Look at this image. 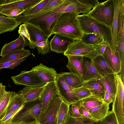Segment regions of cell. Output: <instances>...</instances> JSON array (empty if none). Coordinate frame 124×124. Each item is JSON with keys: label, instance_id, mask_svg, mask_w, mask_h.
Listing matches in <instances>:
<instances>
[{"label": "cell", "instance_id": "obj_1", "mask_svg": "<svg viewBox=\"0 0 124 124\" xmlns=\"http://www.w3.org/2000/svg\"><path fill=\"white\" fill-rule=\"evenodd\" d=\"M64 13L48 10L28 15H23L14 17L21 24L23 23L39 29L48 38L53 34V31L57 21Z\"/></svg>", "mask_w": 124, "mask_h": 124}, {"label": "cell", "instance_id": "obj_2", "mask_svg": "<svg viewBox=\"0 0 124 124\" xmlns=\"http://www.w3.org/2000/svg\"><path fill=\"white\" fill-rule=\"evenodd\" d=\"M79 14L74 12L64 13L57 19L53 34H58L73 40L80 39L83 32L78 18Z\"/></svg>", "mask_w": 124, "mask_h": 124}, {"label": "cell", "instance_id": "obj_3", "mask_svg": "<svg viewBox=\"0 0 124 124\" xmlns=\"http://www.w3.org/2000/svg\"><path fill=\"white\" fill-rule=\"evenodd\" d=\"M78 18L80 28L83 33H94L100 35L108 46H110L111 40L110 28L87 14L79 15Z\"/></svg>", "mask_w": 124, "mask_h": 124}, {"label": "cell", "instance_id": "obj_4", "mask_svg": "<svg viewBox=\"0 0 124 124\" xmlns=\"http://www.w3.org/2000/svg\"><path fill=\"white\" fill-rule=\"evenodd\" d=\"M41 105L40 99L26 102L22 109L11 120V124H27L37 122L35 118L40 114Z\"/></svg>", "mask_w": 124, "mask_h": 124}, {"label": "cell", "instance_id": "obj_5", "mask_svg": "<svg viewBox=\"0 0 124 124\" xmlns=\"http://www.w3.org/2000/svg\"><path fill=\"white\" fill-rule=\"evenodd\" d=\"M114 10L113 0H108L100 2L87 15L97 21L105 24L111 29Z\"/></svg>", "mask_w": 124, "mask_h": 124}, {"label": "cell", "instance_id": "obj_6", "mask_svg": "<svg viewBox=\"0 0 124 124\" xmlns=\"http://www.w3.org/2000/svg\"><path fill=\"white\" fill-rule=\"evenodd\" d=\"M100 44L92 45L86 44L80 39L74 40L69 44L63 54L66 56L78 55L93 60L99 55L98 48Z\"/></svg>", "mask_w": 124, "mask_h": 124}, {"label": "cell", "instance_id": "obj_7", "mask_svg": "<svg viewBox=\"0 0 124 124\" xmlns=\"http://www.w3.org/2000/svg\"><path fill=\"white\" fill-rule=\"evenodd\" d=\"M62 101L58 91L53 97L45 111L35 117L39 124H57L58 112Z\"/></svg>", "mask_w": 124, "mask_h": 124}, {"label": "cell", "instance_id": "obj_8", "mask_svg": "<svg viewBox=\"0 0 124 124\" xmlns=\"http://www.w3.org/2000/svg\"><path fill=\"white\" fill-rule=\"evenodd\" d=\"M115 74L116 90L112 105V110L114 113L118 124H124V86L120 75Z\"/></svg>", "mask_w": 124, "mask_h": 124}, {"label": "cell", "instance_id": "obj_9", "mask_svg": "<svg viewBox=\"0 0 124 124\" xmlns=\"http://www.w3.org/2000/svg\"><path fill=\"white\" fill-rule=\"evenodd\" d=\"M11 78L16 85L27 87L44 86L46 84L43 83L37 74L31 70L22 71L18 75L11 76Z\"/></svg>", "mask_w": 124, "mask_h": 124}, {"label": "cell", "instance_id": "obj_10", "mask_svg": "<svg viewBox=\"0 0 124 124\" xmlns=\"http://www.w3.org/2000/svg\"><path fill=\"white\" fill-rule=\"evenodd\" d=\"M91 7L81 3L77 0H64L57 7L49 10L60 12H74L87 14L91 10Z\"/></svg>", "mask_w": 124, "mask_h": 124}, {"label": "cell", "instance_id": "obj_11", "mask_svg": "<svg viewBox=\"0 0 124 124\" xmlns=\"http://www.w3.org/2000/svg\"><path fill=\"white\" fill-rule=\"evenodd\" d=\"M55 82L58 93L63 101L70 106L79 101L73 93V89L66 83L60 73L58 74Z\"/></svg>", "mask_w": 124, "mask_h": 124}, {"label": "cell", "instance_id": "obj_12", "mask_svg": "<svg viewBox=\"0 0 124 124\" xmlns=\"http://www.w3.org/2000/svg\"><path fill=\"white\" fill-rule=\"evenodd\" d=\"M103 56L114 74H118L120 72L121 61L118 51H114L110 46H107Z\"/></svg>", "mask_w": 124, "mask_h": 124}, {"label": "cell", "instance_id": "obj_13", "mask_svg": "<svg viewBox=\"0 0 124 124\" xmlns=\"http://www.w3.org/2000/svg\"><path fill=\"white\" fill-rule=\"evenodd\" d=\"M43 83L54 82L58 74L53 68L48 67L40 63L39 65L32 68Z\"/></svg>", "mask_w": 124, "mask_h": 124}, {"label": "cell", "instance_id": "obj_14", "mask_svg": "<svg viewBox=\"0 0 124 124\" xmlns=\"http://www.w3.org/2000/svg\"><path fill=\"white\" fill-rule=\"evenodd\" d=\"M114 14L111 29V40L110 47L114 51H116L117 34L119 24V15L120 6L122 0H113Z\"/></svg>", "mask_w": 124, "mask_h": 124}, {"label": "cell", "instance_id": "obj_15", "mask_svg": "<svg viewBox=\"0 0 124 124\" xmlns=\"http://www.w3.org/2000/svg\"><path fill=\"white\" fill-rule=\"evenodd\" d=\"M57 92L55 81L47 83L45 85L39 98L41 105L40 114L45 111L49 102Z\"/></svg>", "mask_w": 124, "mask_h": 124}, {"label": "cell", "instance_id": "obj_16", "mask_svg": "<svg viewBox=\"0 0 124 124\" xmlns=\"http://www.w3.org/2000/svg\"><path fill=\"white\" fill-rule=\"evenodd\" d=\"M54 34L50 41V50L58 53H64L66 50L69 44L73 40L59 34Z\"/></svg>", "mask_w": 124, "mask_h": 124}, {"label": "cell", "instance_id": "obj_17", "mask_svg": "<svg viewBox=\"0 0 124 124\" xmlns=\"http://www.w3.org/2000/svg\"><path fill=\"white\" fill-rule=\"evenodd\" d=\"M124 53V0H122L120 9L119 24L117 34L116 51Z\"/></svg>", "mask_w": 124, "mask_h": 124}, {"label": "cell", "instance_id": "obj_18", "mask_svg": "<svg viewBox=\"0 0 124 124\" xmlns=\"http://www.w3.org/2000/svg\"><path fill=\"white\" fill-rule=\"evenodd\" d=\"M82 86L88 89L91 95L103 99L106 92L103 84L100 79L84 82Z\"/></svg>", "mask_w": 124, "mask_h": 124}, {"label": "cell", "instance_id": "obj_19", "mask_svg": "<svg viewBox=\"0 0 124 124\" xmlns=\"http://www.w3.org/2000/svg\"><path fill=\"white\" fill-rule=\"evenodd\" d=\"M102 78L94 65L93 60L83 63L82 78L84 81L100 79Z\"/></svg>", "mask_w": 124, "mask_h": 124}, {"label": "cell", "instance_id": "obj_20", "mask_svg": "<svg viewBox=\"0 0 124 124\" xmlns=\"http://www.w3.org/2000/svg\"><path fill=\"white\" fill-rule=\"evenodd\" d=\"M67 57L68 62L66 66L70 72L76 74L82 78L84 57L78 55L68 56Z\"/></svg>", "mask_w": 124, "mask_h": 124}, {"label": "cell", "instance_id": "obj_21", "mask_svg": "<svg viewBox=\"0 0 124 124\" xmlns=\"http://www.w3.org/2000/svg\"><path fill=\"white\" fill-rule=\"evenodd\" d=\"M44 86H26L19 91L17 93L24 97L26 102L32 101L40 98Z\"/></svg>", "mask_w": 124, "mask_h": 124}, {"label": "cell", "instance_id": "obj_22", "mask_svg": "<svg viewBox=\"0 0 124 124\" xmlns=\"http://www.w3.org/2000/svg\"><path fill=\"white\" fill-rule=\"evenodd\" d=\"M100 80L103 84L106 92L109 94L113 101L116 90V82L115 74H108Z\"/></svg>", "mask_w": 124, "mask_h": 124}, {"label": "cell", "instance_id": "obj_23", "mask_svg": "<svg viewBox=\"0 0 124 124\" xmlns=\"http://www.w3.org/2000/svg\"><path fill=\"white\" fill-rule=\"evenodd\" d=\"M25 46L24 40L22 37L19 35L16 39L6 43L3 46L1 49L0 56L3 57L11 52L24 49Z\"/></svg>", "mask_w": 124, "mask_h": 124}, {"label": "cell", "instance_id": "obj_24", "mask_svg": "<svg viewBox=\"0 0 124 124\" xmlns=\"http://www.w3.org/2000/svg\"><path fill=\"white\" fill-rule=\"evenodd\" d=\"M25 24L29 31L32 43L31 46L30 48L31 49H34L36 47L37 43L49 38L39 29L29 24Z\"/></svg>", "mask_w": 124, "mask_h": 124}, {"label": "cell", "instance_id": "obj_25", "mask_svg": "<svg viewBox=\"0 0 124 124\" xmlns=\"http://www.w3.org/2000/svg\"><path fill=\"white\" fill-rule=\"evenodd\" d=\"M20 24L14 17H9L0 15V34L12 31Z\"/></svg>", "mask_w": 124, "mask_h": 124}, {"label": "cell", "instance_id": "obj_26", "mask_svg": "<svg viewBox=\"0 0 124 124\" xmlns=\"http://www.w3.org/2000/svg\"><path fill=\"white\" fill-rule=\"evenodd\" d=\"M42 0H17L13 3L3 5L1 10L13 9H21L25 10L38 4Z\"/></svg>", "mask_w": 124, "mask_h": 124}, {"label": "cell", "instance_id": "obj_27", "mask_svg": "<svg viewBox=\"0 0 124 124\" xmlns=\"http://www.w3.org/2000/svg\"><path fill=\"white\" fill-rule=\"evenodd\" d=\"M93 60L96 69L102 77L108 74L114 73L103 56L98 55Z\"/></svg>", "mask_w": 124, "mask_h": 124}, {"label": "cell", "instance_id": "obj_28", "mask_svg": "<svg viewBox=\"0 0 124 124\" xmlns=\"http://www.w3.org/2000/svg\"><path fill=\"white\" fill-rule=\"evenodd\" d=\"M31 54L29 50L24 49L11 52L0 58V63L8 61L19 60L28 57Z\"/></svg>", "mask_w": 124, "mask_h": 124}, {"label": "cell", "instance_id": "obj_29", "mask_svg": "<svg viewBox=\"0 0 124 124\" xmlns=\"http://www.w3.org/2000/svg\"><path fill=\"white\" fill-rule=\"evenodd\" d=\"M60 74L66 83L73 89L82 86L84 82L82 78L74 73L66 72Z\"/></svg>", "mask_w": 124, "mask_h": 124}, {"label": "cell", "instance_id": "obj_30", "mask_svg": "<svg viewBox=\"0 0 124 124\" xmlns=\"http://www.w3.org/2000/svg\"><path fill=\"white\" fill-rule=\"evenodd\" d=\"M109 105L103 102L102 104L95 107L88 111L97 122L103 119L109 111Z\"/></svg>", "mask_w": 124, "mask_h": 124}, {"label": "cell", "instance_id": "obj_31", "mask_svg": "<svg viewBox=\"0 0 124 124\" xmlns=\"http://www.w3.org/2000/svg\"><path fill=\"white\" fill-rule=\"evenodd\" d=\"M16 93L12 91H7L0 100V120L5 115L7 108Z\"/></svg>", "mask_w": 124, "mask_h": 124}, {"label": "cell", "instance_id": "obj_32", "mask_svg": "<svg viewBox=\"0 0 124 124\" xmlns=\"http://www.w3.org/2000/svg\"><path fill=\"white\" fill-rule=\"evenodd\" d=\"M80 39L85 44L92 45H100L104 42L103 39L101 36L94 33H83L82 36Z\"/></svg>", "mask_w": 124, "mask_h": 124}, {"label": "cell", "instance_id": "obj_33", "mask_svg": "<svg viewBox=\"0 0 124 124\" xmlns=\"http://www.w3.org/2000/svg\"><path fill=\"white\" fill-rule=\"evenodd\" d=\"M26 102L24 98L22 95L16 93L15 96L7 108L5 116L10 112L23 107Z\"/></svg>", "mask_w": 124, "mask_h": 124}, {"label": "cell", "instance_id": "obj_34", "mask_svg": "<svg viewBox=\"0 0 124 124\" xmlns=\"http://www.w3.org/2000/svg\"><path fill=\"white\" fill-rule=\"evenodd\" d=\"M79 101L80 104L88 111L92 108L101 105L103 103L101 98L91 95Z\"/></svg>", "mask_w": 124, "mask_h": 124}, {"label": "cell", "instance_id": "obj_35", "mask_svg": "<svg viewBox=\"0 0 124 124\" xmlns=\"http://www.w3.org/2000/svg\"><path fill=\"white\" fill-rule=\"evenodd\" d=\"M63 124H99L98 122L83 116L73 117L69 113Z\"/></svg>", "mask_w": 124, "mask_h": 124}, {"label": "cell", "instance_id": "obj_36", "mask_svg": "<svg viewBox=\"0 0 124 124\" xmlns=\"http://www.w3.org/2000/svg\"><path fill=\"white\" fill-rule=\"evenodd\" d=\"M70 106L63 101L59 108L58 117L57 124H63L69 113Z\"/></svg>", "mask_w": 124, "mask_h": 124}, {"label": "cell", "instance_id": "obj_37", "mask_svg": "<svg viewBox=\"0 0 124 124\" xmlns=\"http://www.w3.org/2000/svg\"><path fill=\"white\" fill-rule=\"evenodd\" d=\"M72 92L79 101L91 96V93L89 90L82 86L73 89Z\"/></svg>", "mask_w": 124, "mask_h": 124}, {"label": "cell", "instance_id": "obj_38", "mask_svg": "<svg viewBox=\"0 0 124 124\" xmlns=\"http://www.w3.org/2000/svg\"><path fill=\"white\" fill-rule=\"evenodd\" d=\"M18 32L19 35L22 37L24 40L26 46H29L30 48L32 43L29 31L25 24L23 23L20 25Z\"/></svg>", "mask_w": 124, "mask_h": 124}, {"label": "cell", "instance_id": "obj_39", "mask_svg": "<svg viewBox=\"0 0 124 124\" xmlns=\"http://www.w3.org/2000/svg\"><path fill=\"white\" fill-rule=\"evenodd\" d=\"M49 0H42L39 3L33 7L25 10L23 13L24 16L34 14L40 12L43 8L47 3Z\"/></svg>", "mask_w": 124, "mask_h": 124}, {"label": "cell", "instance_id": "obj_40", "mask_svg": "<svg viewBox=\"0 0 124 124\" xmlns=\"http://www.w3.org/2000/svg\"><path fill=\"white\" fill-rule=\"evenodd\" d=\"M50 42L47 39L46 40L39 42L36 44V47L39 54H44L48 53L50 51Z\"/></svg>", "mask_w": 124, "mask_h": 124}, {"label": "cell", "instance_id": "obj_41", "mask_svg": "<svg viewBox=\"0 0 124 124\" xmlns=\"http://www.w3.org/2000/svg\"><path fill=\"white\" fill-rule=\"evenodd\" d=\"M99 124H118L114 112L109 111L105 117L98 122Z\"/></svg>", "mask_w": 124, "mask_h": 124}, {"label": "cell", "instance_id": "obj_42", "mask_svg": "<svg viewBox=\"0 0 124 124\" xmlns=\"http://www.w3.org/2000/svg\"><path fill=\"white\" fill-rule=\"evenodd\" d=\"M25 10L21 9H8L1 10L0 13L9 17L13 18L20 16L23 14Z\"/></svg>", "mask_w": 124, "mask_h": 124}, {"label": "cell", "instance_id": "obj_43", "mask_svg": "<svg viewBox=\"0 0 124 124\" xmlns=\"http://www.w3.org/2000/svg\"><path fill=\"white\" fill-rule=\"evenodd\" d=\"M26 58L13 60L0 63V70L3 68L14 69V68L20 65L26 60Z\"/></svg>", "mask_w": 124, "mask_h": 124}, {"label": "cell", "instance_id": "obj_44", "mask_svg": "<svg viewBox=\"0 0 124 124\" xmlns=\"http://www.w3.org/2000/svg\"><path fill=\"white\" fill-rule=\"evenodd\" d=\"M64 0H49L40 12L45 11L56 7L62 4Z\"/></svg>", "mask_w": 124, "mask_h": 124}, {"label": "cell", "instance_id": "obj_45", "mask_svg": "<svg viewBox=\"0 0 124 124\" xmlns=\"http://www.w3.org/2000/svg\"><path fill=\"white\" fill-rule=\"evenodd\" d=\"M75 103L78 107L79 112L82 116L90 119L95 122H98L92 117L86 108L80 104L79 101Z\"/></svg>", "mask_w": 124, "mask_h": 124}, {"label": "cell", "instance_id": "obj_46", "mask_svg": "<svg viewBox=\"0 0 124 124\" xmlns=\"http://www.w3.org/2000/svg\"><path fill=\"white\" fill-rule=\"evenodd\" d=\"M24 106L19 108L10 112L5 115L0 120L3 123L6 122L10 123L12 119L22 109Z\"/></svg>", "mask_w": 124, "mask_h": 124}, {"label": "cell", "instance_id": "obj_47", "mask_svg": "<svg viewBox=\"0 0 124 124\" xmlns=\"http://www.w3.org/2000/svg\"><path fill=\"white\" fill-rule=\"evenodd\" d=\"M70 106L69 113L73 117H78L82 116L79 111L78 107L75 103L71 105Z\"/></svg>", "mask_w": 124, "mask_h": 124}, {"label": "cell", "instance_id": "obj_48", "mask_svg": "<svg viewBox=\"0 0 124 124\" xmlns=\"http://www.w3.org/2000/svg\"><path fill=\"white\" fill-rule=\"evenodd\" d=\"M78 0L83 4L89 6L93 8L100 2L98 0Z\"/></svg>", "mask_w": 124, "mask_h": 124}, {"label": "cell", "instance_id": "obj_49", "mask_svg": "<svg viewBox=\"0 0 124 124\" xmlns=\"http://www.w3.org/2000/svg\"><path fill=\"white\" fill-rule=\"evenodd\" d=\"M107 46H108L104 42L100 45L98 48L99 55L103 56Z\"/></svg>", "mask_w": 124, "mask_h": 124}, {"label": "cell", "instance_id": "obj_50", "mask_svg": "<svg viewBox=\"0 0 124 124\" xmlns=\"http://www.w3.org/2000/svg\"><path fill=\"white\" fill-rule=\"evenodd\" d=\"M102 100L103 102L108 105L113 102L109 94L106 92H105L104 98Z\"/></svg>", "mask_w": 124, "mask_h": 124}, {"label": "cell", "instance_id": "obj_51", "mask_svg": "<svg viewBox=\"0 0 124 124\" xmlns=\"http://www.w3.org/2000/svg\"><path fill=\"white\" fill-rule=\"evenodd\" d=\"M5 88V86L3 85L2 83H0V100L7 91L6 90Z\"/></svg>", "mask_w": 124, "mask_h": 124}, {"label": "cell", "instance_id": "obj_52", "mask_svg": "<svg viewBox=\"0 0 124 124\" xmlns=\"http://www.w3.org/2000/svg\"><path fill=\"white\" fill-rule=\"evenodd\" d=\"M16 0H0V5H4L13 3Z\"/></svg>", "mask_w": 124, "mask_h": 124}, {"label": "cell", "instance_id": "obj_53", "mask_svg": "<svg viewBox=\"0 0 124 124\" xmlns=\"http://www.w3.org/2000/svg\"><path fill=\"white\" fill-rule=\"evenodd\" d=\"M1 124H11L10 122H6L5 123H2Z\"/></svg>", "mask_w": 124, "mask_h": 124}, {"label": "cell", "instance_id": "obj_54", "mask_svg": "<svg viewBox=\"0 0 124 124\" xmlns=\"http://www.w3.org/2000/svg\"><path fill=\"white\" fill-rule=\"evenodd\" d=\"M39 124L37 122H34V123H30L29 124Z\"/></svg>", "mask_w": 124, "mask_h": 124}, {"label": "cell", "instance_id": "obj_55", "mask_svg": "<svg viewBox=\"0 0 124 124\" xmlns=\"http://www.w3.org/2000/svg\"><path fill=\"white\" fill-rule=\"evenodd\" d=\"M3 5H0V12L1 10V8ZM2 15L0 13V15Z\"/></svg>", "mask_w": 124, "mask_h": 124}, {"label": "cell", "instance_id": "obj_56", "mask_svg": "<svg viewBox=\"0 0 124 124\" xmlns=\"http://www.w3.org/2000/svg\"><path fill=\"white\" fill-rule=\"evenodd\" d=\"M3 123L0 120V124H1Z\"/></svg>", "mask_w": 124, "mask_h": 124}]
</instances>
